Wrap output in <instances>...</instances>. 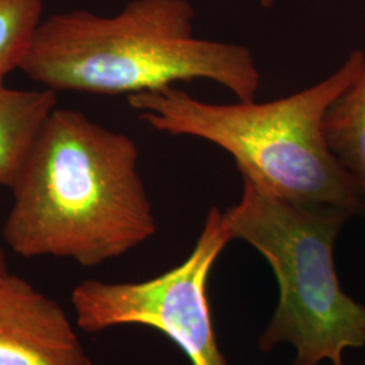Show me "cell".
<instances>
[{
    "mask_svg": "<svg viewBox=\"0 0 365 365\" xmlns=\"http://www.w3.org/2000/svg\"><path fill=\"white\" fill-rule=\"evenodd\" d=\"M324 130L330 152L357 187L365 214V63L329 106Z\"/></svg>",
    "mask_w": 365,
    "mask_h": 365,
    "instance_id": "cell-8",
    "label": "cell"
},
{
    "mask_svg": "<svg viewBox=\"0 0 365 365\" xmlns=\"http://www.w3.org/2000/svg\"><path fill=\"white\" fill-rule=\"evenodd\" d=\"M0 365H92L66 310L13 274L0 280Z\"/></svg>",
    "mask_w": 365,
    "mask_h": 365,
    "instance_id": "cell-6",
    "label": "cell"
},
{
    "mask_svg": "<svg viewBox=\"0 0 365 365\" xmlns=\"http://www.w3.org/2000/svg\"><path fill=\"white\" fill-rule=\"evenodd\" d=\"M274 3H276V0H260V4L264 9L274 7Z\"/></svg>",
    "mask_w": 365,
    "mask_h": 365,
    "instance_id": "cell-11",
    "label": "cell"
},
{
    "mask_svg": "<svg viewBox=\"0 0 365 365\" xmlns=\"http://www.w3.org/2000/svg\"><path fill=\"white\" fill-rule=\"evenodd\" d=\"M352 214L271 195L242 179L240 202L223 212L232 240L257 249L272 267L279 304L260 339L262 352L292 344L294 365L329 359L342 365L346 348L365 345V307L339 286L334 244Z\"/></svg>",
    "mask_w": 365,
    "mask_h": 365,
    "instance_id": "cell-4",
    "label": "cell"
},
{
    "mask_svg": "<svg viewBox=\"0 0 365 365\" xmlns=\"http://www.w3.org/2000/svg\"><path fill=\"white\" fill-rule=\"evenodd\" d=\"M130 135L86 114L54 108L13 184L3 237L25 259L98 267L156 235L152 203Z\"/></svg>",
    "mask_w": 365,
    "mask_h": 365,
    "instance_id": "cell-1",
    "label": "cell"
},
{
    "mask_svg": "<svg viewBox=\"0 0 365 365\" xmlns=\"http://www.w3.org/2000/svg\"><path fill=\"white\" fill-rule=\"evenodd\" d=\"M9 274L10 272H9V267H7V262H6V256H4L3 249L0 248V280Z\"/></svg>",
    "mask_w": 365,
    "mask_h": 365,
    "instance_id": "cell-10",
    "label": "cell"
},
{
    "mask_svg": "<svg viewBox=\"0 0 365 365\" xmlns=\"http://www.w3.org/2000/svg\"><path fill=\"white\" fill-rule=\"evenodd\" d=\"M363 51H353L319 83L264 103H209L175 86L128 96L152 129L173 137L205 140L227 152L242 179L271 195L363 214L352 178L325 138L329 106L359 75Z\"/></svg>",
    "mask_w": 365,
    "mask_h": 365,
    "instance_id": "cell-3",
    "label": "cell"
},
{
    "mask_svg": "<svg viewBox=\"0 0 365 365\" xmlns=\"http://www.w3.org/2000/svg\"><path fill=\"white\" fill-rule=\"evenodd\" d=\"M42 15L43 0H0V81L21 69Z\"/></svg>",
    "mask_w": 365,
    "mask_h": 365,
    "instance_id": "cell-9",
    "label": "cell"
},
{
    "mask_svg": "<svg viewBox=\"0 0 365 365\" xmlns=\"http://www.w3.org/2000/svg\"><path fill=\"white\" fill-rule=\"evenodd\" d=\"M188 0H131L119 13L54 14L39 25L21 71L52 91L126 95L209 80L241 102L256 101L252 51L194 34Z\"/></svg>",
    "mask_w": 365,
    "mask_h": 365,
    "instance_id": "cell-2",
    "label": "cell"
},
{
    "mask_svg": "<svg viewBox=\"0 0 365 365\" xmlns=\"http://www.w3.org/2000/svg\"><path fill=\"white\" fill-rule=\"evenodd\" d=\"M57 92L10 88L0 81V185L11 187L46 119Z\"/></svg>",
    "mask_w": 365,
    "mask_h": 365,
    "instance_id": "cell-7",
    "label": "cell"
},
{
    "mask_svg": "<svg viewBox=\"0 0 365 365\" xmlns=\"http://www.w3.org/2000/svg\"><path fill=\"white\" fill-rule=\"evenodd\" d=\"M233 241L223 212L211 207L191 255L180 265L138 283L86 280L72 289L76 327L95 334L111 327H153L192 365H227L212 327L207 284L214 262Z\"/></svg>",
    "mask_w": 365,
    "mask_h": 365,
    "instance_id": "cell-5",
    "label": "cell"
}]
</instances>
